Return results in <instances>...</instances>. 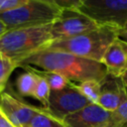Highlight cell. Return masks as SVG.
<instances>
[{"label":"cell","mask_w":127,"mask_h":127,"mask_svg":"<svg viewBox=\"0 0 127 127\" xmlns=\"http://www.w3.org/2000/svg\"><path fill=\"white\" fill-rule=\"evenodd\" d=\"M18 66L41 68L43 71L56 72L69 81L83 82L96 80L101 82L107 76V70L100 62L80 58L71 54L41 50L18 63Z\"/></svg>","instance_id":"obj_1"},{"label":"cell","mask_w":127,"mask_h":127,"mask_svg":"<svg viewBox=\"0 0 127 127\" xmlns=\"http://www.w3.org/2000/svg\"><path fill=\"white\" fill-rule=\"evenodd\" d=\"M119 29L112 26H100L75 37L55 40L43 50L67 53L101 63L105 51L119 37Z\"/></svg>","instance_id":"obj_2"},{"label":"cell","mask_w":127,"mask_h":127,"mask_svg":"<svg viewBox=\"0 0 127 127\" xmlns=\"http://www.w3.org/2000/svg\"><path fill=\"white\" fill-rule=\"evenodd\" d=\"M52 23L8 30L0 37V53L17 64L53 42Z\"/></svg>","instance_id":"obj_3"},{"label":"cell","mask_w":127,"mask_h":127,"mask_svg":"<svg viewBox=\"0 0 127 127\" xmlns=\"http://www.w3.org/2000/svg\"><path fill=\"white\" fill-rule=\"evenodd\" d=\"M63 9L55 0H27L22 6L0 13V20L7 31L51 24L62 14Z\"/></svg>","instance_id":"obj_4"},{"label":"cell","mask_w":127,"mask_h":127,"mask_svg":"<svg viewBox=\"0 0 127 127\" xmlns=\"http://www.w3.org/2000/svg\"><path fill=\"white\" fill-rule=\"evenodd\" d=\"M77 10L99 26L121 31L127 24V0H80Z\"/></svg>","instance_id":"obj_5"},{"label":"cell","mask_w":127,"mask_h":127,"mask_svg":"<svg viewBox=\"0 0 127 127\" xmlns=\"http://www.w3.org/2000/svg\"><path fill=\"white\" fill-rule=\"evenodd\" d=\"M100 26L77 9H64L61 16L52 23L53 41L75 37L95 30Z\"/></svg>","instance_id":"obj_6"},{"label":"cell","mask_w":127,"mask_h":127,"mask_svg":"<svg viewBox=\"0 0 127 127\" xmlns=\"http://www.w3.org/2000/svg\"><path fill=\"white\" fill-rule=\"evenodd\" d=\"M90 103L76 86L70 82L61 90H51L46 110L54 117L63 120L67 115L79 111Z\"/></svg>","instance_id":"obj_7"},{"label":"cell","mask_w":127,"mask_h":127,"mask_svg":"<svg viewBox=\"0 0 127 127\" xmlns=\"http://www.w3.org/2000/svg\"><path fill=\"white\" fill-rule=\"evenodd\" d=\"M0 95V106L15 127L28 126L31 120L43 111L41 108L23 103L10 93L2 92Z\"/></svg>","instance_id":"obj_8"},{"label":"cell","mask_w":127,"mask_h":127,"mask_svg":"<svg viewBox=\"0 0 127 127\" xmlns=\"http://www.w3.org/2000/svg\"><path fill=\"white\" fill-rule=\"evenodd\" d=\"M113 117V112H109L98 104L90 103L79 111L67 115L63 119L67 127H98Z\"/></svg>","instance_id":"obj_9"},{"label":"cell","mask_w":127,"mask_h":127,"mask_svg":"<svg viewBox=\"0 0 127 127\" xmlns=\"http://www.w3.org/2000/svg\"><path fill=\"white\" fill-rule=\"evenodd\" d=\"M100 84V94L96 104L109 112H114L127 99L126 87L121 78L113 77L109 74Z\"/></svg>","instance_id":"obj_10"},{"label":"cell","mask_w":127,"mask_h":127,"mask_svg":"<svg viewBox=\"0 0 127 127\" xmlns=\"http://www.w3.org/2000/svg\"><path fill=\"white\" fill-rule=\"evenodd\" d=\"M101 63L107 70V74L121 78L127 71V42L115 39L105 51Z\"/></svg>","instance_id":"obj_11"},{"label":"cell","mask_w":127,"mask_h":127,"mask_svg":"<svg viewBox=\"0 0 127 127\" xmlns=\"http://www.w3.org/2000/svg\"><path fill=\"white\" fill-rule=\"evenodd\" d=\"M38 74L32 70L21 73L17 78V89L18 91L25 96H34V91L37 83Z\"/></svg>","instance_id":"obj_12"},{"label":"cell","mask_w":127,"mask_h":127,"mask_svg":"<svg viewBox=\"0 0 127 127\" xmlns=\"http://www.w3.org/2000/svg\"><path fill=\"white\" fill-rule=\"evenodd\" d=\"M29 127H67L63 120L51 115L46 109L37 114L29 123Z\"/></svg>","instance_id":"obj_13"},{"label":"cell","mask_w":127,"mask_h":127,"mask_svg":"<svg viewBox=\"0 0 127 127\" xmlns=\"http://www.w3.org/2000/svg\"><path fill=\"white\" fill-rule=\"evenodd\" d=\"M100 83L101 82L96 80H86L78 83L75 86L80 91V93L84 95L91 103L96 104L100 94V87H101Z\"/></svg>","instance_id":"obj_14"},{"label":"cell","mask_w":127,"mask_h":127,"mask_svg":"<svg viewBox=\"0 0 127 127\" xmlns=\"http://www.w3.org/2000/svg\"><path fill=\"white\" fill-rule=\"evenodd\" d=\"M15 67H17V64L0 53V94L5 89L7 81Z\"/></svg>","instance_id":"obj_15"},{"label":"cell","mask_w":127,"mask_h":127,"mask_svg":"<svg viewBox=\"0 0 127 127\" xmlns=\"http://www.w3.org/2000/svg\"><path fill=\"white\" fill-rule=\"evenodd\" d=\"M37 74H38V78H37V83H36L33 97H35L36 99L41 101L47 108L48 103H49V97L51 94V88H50V85H49L47 79L42 74H40L38 72H37Z\"/></svg>","instance_id":"obj_16"},{"label":"cell","mask_w":127,"mask_h":127,"mask_svg":"<svg viewBox=\"0 0 127 127\" xmlns=\"http://www.w3.org/2000/svg\"><path fill=\"white\" fill-rule=\"evenodd\" d=\"M42 75L47 79L51 90H61L70 83V81L66 77L56 72L44 71Z\"/></svg>","instance_id":"obj_17"},{"label":"cell","mask_w":127,"mask_h":127,"mask_svg":"<svg viewBox=\"0 0 127 127\" xmlns=\"http://www.w3.org/2000/svg\"><path fill=\"white\" fill-rule=\"evenodd\" d=\"M113 115L122 127H127V99L113 112Z\"/></svg>","instance_id":"obj_18"},{"label":"cell","mask_w":127,"mask_h":127,"mask_svg":"<svg viewBox=\"0 0 127 127\" xmlns=\"http://www.w3.org/2000/svg\"><path fill=\"white\" fill-rule=\"evenodd\" d=\"M26 2L27 0H0V13L16 9Z\"/></svg>","instance_id":"obj_19"},{"label":"cell","mask_w":127,"mask_h":127,"mask_svg":"<svg viewBox=\"0 0 127 127\" xmlns=\"http://www.w3.org/2000/svg\"><path fill=\"white\" fill-rule=\"evenodd\" d=\"M98 127H122V126H121V124L114 118V115H113V117H112V119H111L110 121H108V122H106V123H104V124H102V125H100V126H98Z\"/></svg>","instance_id":"obj_20"},{"label":"cell","mask_w":127,"mask_h":127,"mask_svg":"<svg viewBox=\"0 0 127 127\" xmlns=\"http://www.w3.org/2000/svg\"><path fill=\"white\" fill-rule=\"evenodd\" d=\"M6 32H7V28H6L5 24L0 20V37H1L4 33H6Z\"/></svg>","instance_id":"obj_21"},{"label":"cell","mask_w":127,"mask_h":127,"mask_svg":"<svg viewBox=\"0 0 127 127\" xmlns=\"http://www.w3.org/2000/svg\"><path fill=\"white\" fill-rule=\"evenodd\" d=\"M119 38L127 42V31H120L119 32Z\"/></svg>","instance_id":"obj_22"},{"label":"cell","mask_w":127,"mask_h":127,"mask_svg":"<svg viewBox=\"0 0 127 127\" xmlns=\"http://www.w3.org/2000/svg\"><path fill=\"white\" fill-rule=\"evenodd\" d=\"M121 79H122V81H123V83H124V85H125V87L127 89V71L123 74V76L121 77Z\"/></svg>","instance_id":"obj_23"},{"label":"cell","mask_w":127,"mask_h":127,"mask_svg":"<svg viewBox=\"0 0 127 127\" xmlns=\"http://www.w3.org/2000/svg\"><path fill=\"white\" fill-rule=\"evenodd\" d=\"M121 31H127V24L125 25V27H124V29H123V30H121Z\"/></svg>","instance_id":"obj_24"},{"label":"cell","mask_w":127,"mask_h":127,"mask_svg":"<svg viewBox=\"0 0 127 127\" xmlns=\"http://www.w3.org/2000/svg\"><path fill=\"white\" fill-rule=\"evenodd\" d=\"M24 127H29V126H24Z\"/></svg>","instance_id":"obj_25"}]
</instances>
